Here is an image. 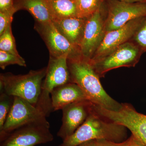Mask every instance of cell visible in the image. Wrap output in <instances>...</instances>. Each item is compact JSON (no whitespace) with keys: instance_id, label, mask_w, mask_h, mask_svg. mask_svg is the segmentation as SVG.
Wrapping results in <instances>:
<instances>
[{"instance_id":"cell-9","label":"cell","mask_w":146,"mask_h":146,"mask_svg":"<svg viewBox=\"0 0 146 146\" xmlns=\"http://www.w3.org/2000/svg\"><path fill=\"white\" fill-rule=\"evenodd\" d=\"M46 116L40 109L27 101L14 97L13 105L2 129L0 139L22 126L33 122L46 119Z\"/></svg>"},{"instance_id":"cell-27","label":"cell","mask_w":146,"mask_h":146,"mask_svg":"<svg viewBox=\"0 0 146 146\" xmlns=\"http://www.w3.org/2000/svg\"><path fill=\"white\" fill-rule=\"evenodd\" d=\"M96 140L87 141L76 146H95Z\"/></svg>"},{"instance_id":"cell-28","label":"cell","mask_w":146,"mask_h":146,"mask_svg":"<svg viewBox=\"0 0 146 146\" xmlns=\"http://www.w3.org/2000/svg\"><path fill=\"white\" fill-rule=\"evenodd\" d=\"M117 1L130 3H146V0H117Z\"/></svg>"},{"instance_id":"cell-5","label":"cell","mask_w":146,"mask_h":146,"mask_svg":"<svg viewBox=\"0 0 146 146\" xmlns=\"http://www.w3.org/2000/svg\"><path fill=\"white\" fill-rule=\"evenodd\" d=\"M47 119L33 122L18 127L0 139V146H34L54 139Z\"/></svg>"},{"instance_id":"cell-11","label":"cell","mask_w":146,"mask_h":146,"mask_svg":"<svg viewBox=\"0 0 146 146\" xmlns=\"http://www.w3.org/2000/svg\"><path fill=\"white\" fill-rule=\"evenodd\" d=\"M145 17L134 19L120 28L106 32L99 46L90 60L91 63L100 60L121 45L129 42L133 37Z\"/></svg>"},{"instance_id":"cell-19","label":"cell","mask_w":146,"mask_h":146,"mask_svg":"<svg viewBox=\"0 0 146 146\" xmlns=\"http://www.w3.org/2000/svg\"><path fill=\"white\" fill-rule=\"evenodd\" d=\"M0 50L20 55L16 49V42L11 30V25L0 35Z\"/></svg>"},{"instance_id":"cell-22","label":"cell","mask_w":146,"mask_h":146,"mask_svg":"<svg viewBox=\"0 0 146 146\" xmlns=\"http://www.w3.org/2000/svg\"><path fill=\"white\" fill-rule=\"evenodd\" d=\"M133 39L143 52H146V16L136 31Z\"/></svg>"},{"instance_id":"cell-21","label":"cell","mask_w":146,"mask_h":146,"mask_svg":"<svg viewBox=\"0 0 146 146\" xmlns=\"http://www.w3.org/2000/svg\"><path fill=\"white\" fill-rule=\"evenodd\" d=\"M17 65L22 67L27 66L25 60L20 55H16L0 50V67L5 70L7 66Z\"/></svg>"},{"instance_id":"cell-8","label":"cell","mask_w":146,"mask_h":146,"mask_svg":"<svg viewBox=\"0 0 146 146\" xmlns=\"http://www.w3.org/2000/svg\"><path fill=\"white\" fill-rule=\"evenodd\" d=\"M35 29L46 43L50 56L58 58L66 55L69 60L83 57L79 48L71 44L60 34L52 22L44 24L36 22Z\"/></svg>"},{"instance_id":"cell-10","label":"cell","mask_w":146,"mask_h":146,"mask_svg":"<svg viewBox=\"0 0 146 146\" xmlns=\"http://www.w3.org/2000/svg\"><path fill=\"white\" fill-rule=\"evenodd\" d=\"M105 20L106 32L120 28L130 21L146 16V3H130L110 0Z\"/></svg>"},{"instance_id":"cell-25","label":"cell","mask_w":146,"mask_h":146,"mask_svg":"<svg viewBox=\"0 0 146 146\" xmlns=\"http://www.w3.org/2000/svg\"><path fill=\"white\" fill-rule=\"evenodd\" d=\"M15 9H18L15 5L14 0H0V11H9Z\"/></svg>"},{"instance_id":"cell-7","label":"cell","mask_w":146,"mask_h":146,"mask_svg":"<svg viewBox=\"0 0 146 146\" xmlns=\"http://www.w3.org/2000/svg\"><path fill=\"white\" fill-rule=\"evenodd\" d=\"M143 53L135 42H128L100 60L91 63L100 78L102 77L110 70L135 66Z\"/></svg>"},{"instance_id":"cell-23","label":"cell","mask_w":146,"mask_h":146,"mask_svg":"<svg viewBox=\"0 0 146 146\" xmlns=\"http://www.w3.org/2000/svg\"><path fill=\"white\" fill-rule=\"evenodd\" d=\"M18 9H15L7 11H0V35L11 25L13 16Z\"/></svg>"},{"instance_id":"cell-14","label":"cell","mask_w":146,"mask_h":146,"mask_svg":"<svg viewBox=\"0 0 146 146\" xmlns=\"http://www.w3.org/2000/svg\"><path fill=\"white\" fill-rule=\"evenodd\" d=\"M50 95L53 111L62 110L66 106L72 103L89 100L81 88L72 82L54 88Z\"/></svg>"},{"instance_id":"cell-18","label":"cell","mask_w":146,"mask_h":146,"mask_svg":"<svg viewBox=\"0 0 146 146\" xmlns=\"http://www.w3.org/2000/svg\"><path fill=\"white\" fill-rule=\"evenodd\" d=\"M77 9V16L79 18H87L95 13L100 6L103 0H74Z\"/></svg>"},{"instance_id":"cell-3","label":"cell","mask_w":146,"mask_h":146,"mask_svg":"<svg viewBox=\"0 0 146 146\" xmlns=\"http://www.w3.org/2000/svg\"><path fill=\"white\" fill-rule=\"evenodd\" d=\"M46 71L47 67L31 70L24 75H16L9 72L1 74L0 91L23 99L36 106Z\"/></svg>"},{"instance_id":"cell-12","label":"cell","mask_w":146,"mask_h":146,"mask_svg":"<svg viewBox=\"0 0 146 146\" xmlns=\"http://www.w3.org/2000/svg\"><path fill=\"white\" fill-rule=\"evenodd\" d=\"M101 5L86 19L83 36L80 45L82 56L87 60H90L93 57L106 33L105 19L103 16Z\"/></svg>"},{"instance_id":"cell-26","label":"cell","mask_w":146,"mask_h":146,"mask_svg":"<svg viewBox=\"0 0 146 146\" xmlns=\"http://www.w3.org/2000/svg\"><path fill=\"white\" fill-rule=\"evenodd\" d=\"M131 141L129 146H145L133 134H131Z\"/></svg>"},{"instance_id":"cell-16","label":"cell","mask_w":146,"mask_h":146,"mask_svg":"<svg viewBox=\"0 0 146 146\" xmlns=\"http://www.w3.org/2000/svg\"><path fill=\"white\" fill-rule=\"evenodd\" d=\"M15 5L18 10L23 9L33 16L37 23L52 22L54 17L46 0H18Z\"/></svg>"},{"instance_id":"cell-20","label":"cell","mask_w":146,"mask_h":146,"mask_svg":"<svg viewBox=\"0 0 146 146\" xmlns=\"http://www.w3.org/2000/svg\"><path fill=\"white\" fill-rule=\"evenodd\" d=\"M14 97L4 92L0 94V130L2 129L13 105Z\"/></svg>"},{"instance_id":"cell-13","label":"cell","mask_w":146,"mask_h":146,"mask_svg":"<svg viewBox=\"0 0 146 146\" xmlns=\"http://www.w3.org/2000/svg\"><path fill=\"white\" fill-rule=\"evenodd\" d=\"M93 103L89 100L72 103L62 109V123L57 135L63 141L74 133L87 119L92 110Z\"/></svg>"},{"instance_id":"cell-6","label":"cell","mask_w":146,"mask_h":146,"mask_svg":"<svg viewBox=\"0 0 146 146\" xmlns=\"http://www.w3.org/2000/svg\"><path fill=\"white\" fill-rule=\"evenodd\" d=\"M93 109L110 121L125 127L146 146V115L137 112L131 104L122 103L117 111L108 110L93 104Z\"/></svg>"},{"instance_id":"cell-15","label":"cell","mask_w":146,"mask_h":146,"mask_svg":"<svg viewBox=\"0 0 146 146\" xmlns=\"http://www.w3.org/2000/svg\"><path fill=\"white\" fill-rule=\"evenodd\" d=\"M86 19L75 16L55 19L52 22L60 34L71 44L79 48Z\"/></svg>"},{"instance_id":"cell-2","label":"cell","mask_w":146,"mask_h":146,"mask_svg":"<svg viewBox=\"0 0 146 146\" xmlns=\"http://www.w3.org/2000/svg\"><path fill=\"white\" fill-rule=\"evenodd\" d=\"M127 128L110 121L94 110L74 133L58 146H76L87 141L106 140L116 143L123 142Z\"/></svg>"},{"instance_id":"cell-17","label":"cell","mask_w":146,"mask_h":146,"mask_svg":"<svg viewBox=\"0 0 146 146\" xmlns=\"http://www.w3.org/2000/svg\"><path fill=\"white\" fill-rule=\"evenodd\" d=\"M46 1L53 16L54 20L77 16L76 7L74 0H46Z\"/></svg>"},{"instance_id":"cell-24","label":"cell","mask_w":146,"mask_h":146,"mask_svg":"<svg viewBox=\"0 0 146 146\" xmlns=\"http://www.w3.org/2000/svg\"><path fill=\"white\" fill-rule=\"evenodd\" d=\"M131 141V136L127 140L120 143L106 140H96L95 146H129Z\"/></svg>"},{"instance_id":"cell-1","label":"cell","mask_w":146,"mask_h":146,"mask_svg":"<svg viewBox=\"0 0 146 146\" xmlns=\"http://www.w3.org/2000/svg\"><path fill=\"white\" fill-rule=\"evenodd\" d=\"M71 82L82 89L93 104L111 111H117L121 104L113 99L105 91L100 77L90 60L83 57L68 60Z\"/></svg>"},{"instance_id":"cell-4","label":"cell","mask_w":146,"mask_h":146,"mask_svg":"<svg viewBox=\"0 0 146 146\" xmlns=\"http://www.w3.org/2000/svg\"><path fill=\"white\" fill-rule=\"evenodd\" d=\"M68 60V56L66 55L58 58L50 56L41 95L36 106L46 117L53 112L50 96L52 91L58 86L72 82Z\"/></svg>"}]
</instances>
